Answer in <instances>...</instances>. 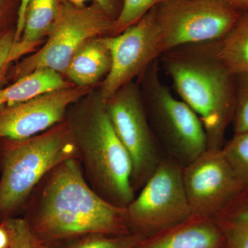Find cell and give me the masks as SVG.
<instances>
[{
	"label": "cell",
	"instance_id": "1",
	"mask_svg": "<svg viewBox=\"0 0 248 248\" xmlns=\"http://www.w3.org/2000/svg\"><path fill=\"white\" fill-rule=\"evenodd\" d=\"M25 207L24 218L46 248L62 247L93 235L125 234L130 227L126 208L93 190L77 159L66 160L50 170Z\"/></svg>",
	"mask_w": 248,
	"mask_h": 248
},
{
	"label": "cell",
	"instance_id": "2",
	"mask_svg": "<svg viewBox=\"0 0 248 248\" xmlns=\"http://www.w3.org/2000/svg\"><path fill=\"white\" fill-rule=\"evenodd\" d=\"M217 42L181 46L159 59L182 100L200 117L209 149L223 147L236 95V76L218 58Z\"/></svg>",
	"mask_w": 248,
	"mask_h": 248
},
{
	"label": "cell",
	"instance_id": "3",
	"mask_svg": "<svg viewBox=\"0 0 248 248\" xmlns=\"http://www.w3.org/2000/svg\"><path fill=\"white\" fill-rule=\"evenodd\" d=\"M67 122L90 186L104 200L126 208L135 197L131 159L112 126L105 102L100 98Z\"/></svg>",
	"mask_w": 248,
	"mask_h": 248
},
{
	"label": "cell",
	"instance_id": "4",
	"mask_svg": "<svg viewBox=\"0 0 248 248\" xmlns=\"http://www.w3.org/2000/svg\"><path fill=\"white\" fill-rule=\"evenodd\" d=\"M0 179V222L14 217L50 170L63 161L79 159L67 121L22 140H4Z\"/></svg>",
	"mask_w": 248,
	"mask_h": 248
},
{
	"label": "cell",
	"instance_id": "5",
	"mask_svg": "<svg viewBox=\"0 0 248 248\" xmlns=\"http://www.w3.org/2000/svg\"><path fill=\"white\" fill-rule=\"evenodd\" d=\"M141 95L151 128L168 156L183 167L207 149V137L200 117L183 100L173 96L159 77V60L140 78Z\"/></svg>",
	"mask_w": 248,
	"mask_h": 248
},
{
	"label": "cell",
	"instance_id": "6",
	"mask_svg": "<svg viewBox=\"0 0 248 248\" xmlns=\"http://www.w3.org/2000/svg\"><path fill=\"white\" fill-rule=\"evenodd\" d=\"M115 19L100 6H74L60 1L59 14L45 46L16 66L14 81L41 69L64 74L70 62L84 43L112 35Z\"/></svg>",
	"mask_w": 248,
	"mask_h": 248
},
{
	"label": "cell",
	"instance_id": "7",
	"mask_svg": "<svg viewBox=\"0 0 248 248\" xmlns=\"http://www.w3.org/2000/svg\"><path fill=\"white\" fill-rule=\"evenodd\" d=\"M161 50L215 42L228 33L241 12L218 0H166L155 6Z\"/></svg>",
	"mask_w": 248,
	"mask_h": 248
},
{
	"label": "cell",
	"instance_id": "8",
	"mask_svg": "<svg viewBox=\"0 0 248 248\" xmlns=\"http://www.w3.org/2000/svg\"><path fill=\"white\" fill-rule=\"evenodd\" d=\"M183 168L169 156L162 158L138 197L126 207L129 226L143 232L163 231L190 219Z\"/></svg>",
	"mask_w": 248,
	"mask_h": 248
},
{
	"label": "cell",
	"instance_id": "9",
	"mask_svg": "<svg viewBox=\"0 0 248 248\" xmlns=\"http://www.w3.org/2000/svg\"><path fill=\"white\" fill-rule=\"evenodd\" d=\"M105 104L112 126L131 159L132 186L136 192L146 184L163 158L141 90L130 83Z\"/></svg>",
	"mask_w": 248,
	"mask_h": 248
},
{
	"label": "cell",
	"instance_id": "10",
	"mask_svg": "<svg viewBox=\"0 0 248 248\" xmlns=\"http://www.w3.org/2000/svg\"><path fill=\"white\" fill-rule=\"evenodd\" d=\"M183 182L192 216L215 218L248 190L222 148L209 149L183 168Z\"/></svg>",
	"mask_w": 248,
	"mask_h": 248
},
{
	"label": "cell",
	"instance_id": "11",
	"mask_svg": "<svg viewBox=\"0 0 248 248\" xmlns=\"http://www.w3.org/2000/svg\"><path fill=\"white\" fill-rule=\"evenodd\" d=\"M102 39L112 58L110 72L101 91L100 98L106 102L125 85L143 76L150 65L162 55L155 7L118 35Z\"/></svg>",
	"mask_w": 248,
	"mask_h": 248
},
{
	"label": "cell",
	"instance_id": "12",
	"mask_svg": "<svg viewBox=\"0 0 248 248\" xmlns=\"http://www.w3.org/2000/svg\"><path fill=\"white\" fill-rule=\"evenodd\" d=\"M76 85L44 93L0 111V140H22L44 133L64 121L71 104L89 93Z\"/></svg>",
	"mask_w": 248,
	"mask_h": 248
},
{
	"label": "cell",
	"instance_id": "13",
	"mask_svg": "<svg viewBox=\"0 0 248 248\" xmlns=\"http://www.w3.org/2000/svg\"><path fill=\"white\" fill-rule=\"evenodd\" d=\"M142 242L136 248H226L224 236L215 219L193 217Z\"/></svg>",
	"mask_w": 248,
	"mask_h": 248
},
{
	"label": "cell",
	"instance_id": "14",
	"mask_svg": "<svg viewBox=\"0 0 248 248\" xmlns=\"http://www.w3.org/2000/svg\"><path fill=\"white\" fill-rule=\"evenodd\" d=\"M102 37L91 39L80 47L64 74L77 86L89 87L110 72L112 58Z\"/></svg>",
	"mask_w": 248,
	"mask_h": 248
},
{
	"label": "cell",
	"instance_id": "15",
	"mask_svg": "<svg viewBox=\"0 0 248 248\" xmlns=\"http://www.w3.org/2000/svg\"><path fill=\"white\" fill-rule=\"evenodd\" d=\"M60 0H29L24 30L14 46L9 63L31 53L42 39L48 36L59 14Z\"/></svg>",
	"mask_w": 248,
	"mask_h": 248
},
{
	"label": "cell",
	"instance_id": "16",
	"mask_svg": "<svg viewBox=\"0 0 248 248\" xmlns=\"http://www.w3.org/2000/svg\"><path fill=\"white\" fill-rule=\"evenodd\" d=\"M73 86L75 84L66 82L57 72L37 70L0 89V111L44 93Z\"/></svg>",
	"mask_w": 248,
	"mask_h": 248
},
{
	"label": "cell",
	"instance_id": "17",
	"mask_svg": "<svg viewBox=\"0 0 248 248\" xmlns=\"http://www.w3.org/2000/svg\"><path fill=\"white\" fill-rule=\"evenodd\" d=\"M218 58L235 76L248 74V12H243L224 37L217 41Z\"/></svg>",
	"mask_w": 248,
	"mask_h": 248
},
{
	"label": "cell",
	"instance_id": "18",
	"mask_svg": "<svg viewBox=\"0 0 248 248\" xmlns=\"http://www.w3.org/2000/svg\"><path fill=\"white\" fill-rule=\"evenodd\" d=\"M214 219L221 228L226 248H248V192Z\"/></svg>",
	"mask_w": 248,
	"mask_h": 248
},
{
	"label": "cell",
	"instance_id": "19",
	"mask_svg": "<svg viewBox=\"0 0 248 248\" xmlns=\"http://www.w3.org/2000/svg\"><path fill=\"white\" fill-rule=\"evenodd\" d=\"M222 151L237 177L248 190V131L234 134Z\"/></svg>",
	"mask_w": 248,
	"mask_h": 248
},
{
	"label": "cell",
	"instance_id": "20",
	"mask_svg": "<svg viewBox=\"0 0 248 248\" xmlns=\"http://www.w3.org/2000/svg\"><path fill=\"white\" fill-rule=\"evenodd\" d=\"M142 241L143 238L140 234L93 235L55 248H136Z\"/></svg>",
	"mask_w": 248,
	"mask_h": 248
},
{
	"label": "cell",
	"instance_id": "21",
	"mask_svg": "<svg viewBox=\"0 0 248 248\" xmlns=\"http://www.w3.org/2000/svg\"><path fill=\"white\" fill-rule=\"evenodd\" d=\"M165 1L166 0H124L111 35H118L127 28L136 24L155 6Z\"/></svg>",
	"mask_w": 248,
	"mask_h": 248
},
{
	"label": "cell",
	"instance_id": "22",
	"mask_svg": "<svg viewBox=\"0 0 248 248\" xmlns=\"http://www.w3.org/2000/svg\"><path fill=\"white\" fill-rule=\"evenodd\" d=\"M232 122L234 134L248 131V74L236 76V95Z\"/></svg>",
	"mask_w": 248,
	"mask_h": 248
},
{
	"label": "cell",
	"instance_id": "23",
	"mask_svg": "<svg viewBox=\"0 0 248 248\" xmlns=\"http://www.w3.org/2000/svg\"><path fill=\"white\" fill-rule=\"evenodd\" d=\"M3 222L11 238L10 248H46L31 231L25 218L11 217Z\"/></svg>",
	"mask_w": 248,
	"mask_h": 248
},
{
	"label": "cell",
	"instance_id": "24",
	"mask_svg": "<svg viewBox=\"0 0 248 248\" xmlns=\"http://www.w3.org/2000/svg\"><path fill=\"white\" fill-rule=\"evenodd\" d=\"M16 30L0 32V76L9 66V59L15 44Z\"/></svg>",
	"mask_w": 248,
	"mask_h": 248
},
{
	"label": "cell",
	"instance_id": "25",
	"mask_svg": "<svg viewBox=\"0 0 248 248\" xmlns=\"http://www.w3.org/2000/svg\"><path fill=\"white\" fill-rule=\"evenodd\" d=\"M63 2L68 3L74 6H84L87 1H93V4L100 6L111 17L117 19L120 15L123 5L124 0H60Z\"/></svg>",
	"mask_w": 248,
	"mask_h": 248
},
{
	"label": "cell",
	"instance_id": "26",
	"mask_svg": "<svg viewBox=\"0 0 248 248\" xmlns=\"http://www.w3.org/2000/svg\"><path fill=\"white\" fill-rule=\"evenodd\" d=\"M29 0H20L19 9H18L17 24L16 28V37H15V44H17L20 39L24 30V22H25L26 13Z\"/></svg>",
	"mask_w": 248,
	"mask_h": 248
},
{
	"label": "cell",
	"instance_id": "27",
	"mask_svg": "<svg viewBox=\"0 0 248 248\" xmlns=\"http://www.w3.org/2000/svg\"><path fill=\"white\" fill-rule=\"evenodd\" d=\"M15 0H0V26L6 23L12 12Z\"/></svg>",
	"mask_w": 248,
	"mask_h": 248
},
{
	"label": "cell",
	"instance_id": "28",
	"mask_svg": "<svg viewBox=\"0 0 248 248\" xmlns=\"http://www.w3.org/2000/svg\"><path fill=\"white\" fill-rule=\"evenodd\" d=\"M11 238L7 228L3 221L0 222V248H10Z\"/></svg>",
	"mask_w": 248,
	"mask_h": 248
},
{
	"label": "cell",
	"instance_id": "29",
	"mask_svg": "<svg viewBox=\"0 0 248 248\" xmlns=\"http://www.w3.org/2000/svg\"><path fill=\"white\" fill-rule=\"evenodd\" d=\"M240 12H248V0H218Z\"/></svg>",
	"mask_w": 248,
	"mask_h": 248
}]
</instances>
